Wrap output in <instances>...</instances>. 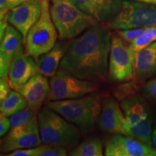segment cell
<instances>
[{"label":"cell","mask_w":156,"mask_h":156,"mask_svg":"<svg viewBox=\"0 0 156 156\" xmlns=\"http://www.w3.org/2000/svg\"><path fill=\"white\" fill-rule=\"evenodd\" d=\"M38 121L41 142L45 145L74 147L80 142L77 126L48 107L38 112Z\"/></svg>","instance_id":"3"},{"label":"cell","mask_w":156,"mask_h":156,"mask_svg":"<svg viewBox=\"0 0 156 156\" xmlns=\"http://www.w3.org/2000/svg\"><path fill=\"white\" fill-rule=\"evenodd\" d=\"M136 79L144 82L156 75V42L136 54L133 63Z\"/></svg>","instance_id":"19"},{"label":"cell","mask_w":156,"mask_h":156,"mask_svg":"<svg viewBox=\"0 0 156 156\" xmlns=\"http://www.w3.org/2000/svg\"><path fill=\"white\" fill-rule=\"evenodd\" d=\"M41 14V0H29L9 10L8 22L21 33L24 38V44L28 31L38 21Z\"/></svg>","instance_id":"13"},{"label":"cell","mask_w":156,"mask_h":156,"mask_svg":"<svg viewBox=\"0 0 156 156\" xmlns=\"http://www.w3.org/2000/svg\"><path fill=\"white\" fill-rule=\"evenodd\" d=\"M50 90L47 101L77 98L95 92L97 85L93 81L80 79L73 74L58 69L50 77Z\"/></svg>","instance_id":"8"},{"label":"cell","mask_w":156,"mask_h":156,"mask_svg":"<svg viewBox=\"0 0 156 156\" xmlns=\"http://www.w3.org/2000/svg\"><path fill=\"white\" fill-rule=\"evenodd\" d=\"M43 146H38L35 147L25 148V149L15 150L7 154L8 156H39L41 152Z\"/></svg>","instance_id":"26"},{"label":"cell","mask_w":156,"mask_h":156,"mask_svg":"<svg viewBox=\"0 0 156 156\" xmlns=\"http://www.w3.org/2000/svg\"><path fill=\"white\" fill-rule=\"evenodd\" d=\"M28 106L26 100L18 91H11L5 100L1 101L0 111L7 116H11Z\"/></svg>","instance_id":"21"},{"label":"cell","mask_w":156,"mask_h":156,"mask_svg":"<svg viewBox=\"0 0 156 156\" xmlns=\"http://www.w3.org/2000/svg\"><path fill=\"white\" fill-rule=\"evenodd\" d=\"M38 119L27 125L10 129L2 140L1 152L4 153L18 149L38 147L41 143Z\"/></svg>","instance_id":"12"},{"label":"cell","mask_w":156,"mask_h":156,"mask_svg":"<svg viewBox=\"0 0 156 156\" xmlns=\"http://www.w3.org/2000/svg\"><path fill=\"white\" fill-rule=\"evenodd\" d=\"M24 38L12 25H7L0 46V77H8L9 69L13 58L23 50Z\"/></svg>","instance_id":"14"},{"label":"cell","mask_w":156,"mask_h":156,"mask_svg":"<svg viewBox=\"0 0 156 156\" xmlns=\"http://www.w3.org/2000/svg\"><path fill=\"white\" fill-rule=\"evenodd\" d=\"M67 155V151L65 147H58L45 145H43L41 152L39 156H65Z\"/></svg>","instance_id":"25"},{"label":"cell","mask_w":156,"mask_h":156,"mask_svg":"<svg viewBox=\"0 0 156 156\" xmlns=\"http://www.w3.org/2000/svg\"><path fill=\"white\" fill-rule=\"evenodd\" d=\"M145 28L126 29V30H115L116 34L127 44H131L143 32Z\"/></svg>","instance_id":"24"},{"label":"cell","mask_w":156,"mask_h":156,"mask_svg":"<svg viewBox=\"0 0 156 156\" xmlns=\"http://www.w3.org/2000/svg\"><path fill=\"white\" fill-rule=\"evenodd\" d=\"M50 12L61 41L73 40L89 28L100 23L78 9L69 0H60L53 3Z\"/></svg>","instance_id":"4"},{"label":"cell","mask_w":156,"mask_h":156,"mask_svg":"<svg viewBox=\"0 0 156 156\" xmlns=\"http://www.w3.org/2000/svg\"><path fill=\"white\" fill-rule=\"evenodd\" d=\"M104 153L106 156H156V150L133 136L116 134L106 140Z\"/></svg>","instance_id":"11"},{"label":"cell","mask_w":156,"mask_h":156,"mask_svg":"<svg viewBox=\"0 0 156 156\" xmlns=\"http://www.w3.org/2000/svg\"><path fill=\"white\" fill-rule=\"evenodd\" d=\"M156 41V26H151L145 28L143 32L136 38L133 42L131 43L129 46V51L132 62L134 61V58L136 54L140 51L147 47L148 46L153 44Z\"/></svg>","instance_id":"22"},{"label":"cell","mask_w":156,"mask_h":156,"mask_svg":"<svg viewBox=\"0 0 156 156\" xmlns=\"http://www.w3.org/2000/svg\"><path fill=\"white\" fill-rule=\"evenodd\" d=\"M10 88L8 77H0V101H2L8 96L11 92Z\"/></svg>","instance_id":"28"},{"label":"cell","mask_w":156,"mask_h":156,"mask_svg":"<svg viewBox=\"0 0 156 156\" xmlns=\"http://www.w3.org/2000/svg\"><path fill=\"white\" fill-rule=\"evenodd\" d=\"M142 93L147 98L156 102V77L153 79L150 80L144 85Z\"/></svg>","instance_id":"27"},{"label":"cell","mask_w":156,"mask_h":156,"mask_svg":"<svg viewBox=\"0 0 156 156\" xmlns=\"http://www.w3.org/2000/svg\"><path fill=\"white\" fill-rule=\"evenodd\" d=\"M29 1V0H8L9 7L10 9L13 7H16V6L20 5L21 3Z\"/></svg>","instance_id":"30"},{"label":"cell","mask_w":156,"mask_h":156,"mask_svg":"<svg viewBox=\"0 0 156 156\" xmlns=\"http://www.w3.org/2000/svg\"><path fill=\"white\" fill-rule=\"evenodd\" d=\"M41 14L38 21L28 31L25 41L26 53L36 60L56 44L58 36L51 19L49 0H41Z\"/></svg>","instance_id":"6"},{"label":"cell","mask_w":156,"mask_h":156,"mask_svg":"<svg viewBox=\"0 0 156 156\" xmlns=\"http://www.w3.org/2000/svg\"><path fill=\"white\" fill-rule=\"evenodd\" d=\"M134 65L129 47L116 33L112 34L108 59V77L116 83L131 80L134 76Z\"/></svg>","instance_id":"9"},{"label":"cell","mask_w":156,"mask_h":156,"mask_svg":"<svg viewBox=\"0 0 156 156\" xmlns=\"http://www.w3.org/2000/svg\"><path fill=\"white\" fill-rule=\"evenodd\" d=\"M121 108L134 136L140 141L152 145L153 117L149 106L143 98L131 95L122 101Z\"/></svg>","instance_id":"7"},{"label":"cell","mask_w":156,"mask_h":156,"mask_svg":"<svg viewBox=\"0 0 156 156\" xmlns=\"http://www.w3.org/2000/svg\"><path fill=\"white\" fill-rule=\"evenodd\" d=\"M85 14L100 23L110 20L120 8L122 0H69Z\"/></svg>","instance_id":"16"},{"label":"cell","mask_w":156,"mask_h":156,"mask_svg":"<svg viewBox=\"0 0 156 156\" xmlns=\"http://www.w3.org/2000/svg\"><path fill=\"white\" fill-rule=\"evenodd\" d=\"M151 141H152V145H153V147L156 150V126H155V128H154L153 134H152Z\"/></svg>","instance_id":"31"},{"label":"cell","mask_w":156,"mask_h":156,"mask_svg":"<svg viewBox=\"0 0 156 156\" xmlns=\"http://www.w3.org/2000/svg\"><path fill=\"white\" fill-rule=\"evenodd\" d=\"M103 101L100 95L93 93L77 98L48 101L46 107L81 129L90 130L99 118Z\"/></svg>","instance_id":"2"},{"label":"cell","mask_w":156,"mask_h":156,"mask_svg":"<svg viewBox=\"0 0 156 156\" xmlns=\"http://www.w3.org/2000/svg\"><path fill=\"white\" fill-rule=\"evenodd\" d=\"M49 1H51L52 3H56V2H57L60 1V0H49Z\"/></svg>","instance_id":"33"},{"label":"cell","mask_w":156,"mask_h":156,"mask_svg":"<svg viewBox=\"0 0 156 156\" xmlns=\"http://www.w3.org/2000/svg\"><path fill=\"white\" fill-rule=\"evenodd\" d=\"M112 36V34L103 23L89 28L70 41L59 69L82 80H106L108 75Z\"/></svg>","instance_id":"1"},{"label":"cell","mask_w":156,"mask_h":156,"mask_svg":"<svg viewBox=\"0 0 156 156\" xmlns=\"http://www.w3.org/2000/svg\"><path fill=\"white\" fill-rule=\"evenodd\" d=\"M16 90L25 98L28 106L38 112L44 101L48 96L50 84L47 77L37 73Z\"/></svg>","instance_id":"17"},{"label":"cell","mask_w":156,"mask_h":156,"mask_svg":"<svg viewBox=\"0 0 156 156\" xmlns=\"http://www.w3.org/2000/svg\"><path fill=\"white\" fill-rule=\"evenodd\" d=\"M135 1L141 2L147 4H152V5H156V0H135Z\"/></svg>","instance_id":"32"},{"label":"cell","mask_w":156,"mask_h":156,"mask_svg":"<svg viewBox=\"0 0 156 156\" xmlns=\"http://www.w3.org/2000/svg\"><path fill=\"white\" fill-rule=\"evenodd\" d=\"M9 116H5L3 114H0V135L1 136H5L8 133L11 127L10 119H8Z\"/></svg>","instance_id":"29"},{"label":"cell","mask_w":156,"mask_h":156,"mask_svg":"<svg viewBox=\"0 0 156 156\" xmlns=\"http://www.w3.org/2000/svg\"><path fill=\"white\" fill-rule=\"evenodd\" d=\"M37 73L38 69L36 62L23 50L15 56L9 67L8 79L11 88L16 90Z\"/></svg>","instance_id":"15"},{"label":"cell","mask_w":156,"mask_h":156,"mask_svg":"<svg viewBox=\"0 0 156 156\" xmlns=\"http://www.w3.org/2000/svg\"><path fill=\"white\" fill-rule=\"evenodd\" d=\"M104 25L112 30L156 26V5L135 0H122L116 14Z\"/></svg>","instance_id":"5"},{"label":"cell","mask_w":156,"mask_h":156,"mask_svg":"<svg viewBox=\"0 0 156 156\" xmlns=\"http://www.w3.org/2000/svg\"><path fill=\"white\" fill-rule=\"evenodd\" d=\"M69 44L70 41L56 43L53 48L39 56L36 60L38 73L46 77H51L55 75Z\"/></svg>","instance_id":"18"},{"label":"cell","mask_w":156,"mask_h":156,"mask_svg":"<svg viewBox=\"0 0 156 156\" xmlns=\"http://www.w3.org/2000/svg\"><path fill=\"white\" fill-rule=\"evenodd\" d=\"M69 155L72 156H102L103 143L99 138H89L74 147L73 151H70Z\"/></svg>","instance_id":"20"},{"label":"cell","mask_w":156,"mask_h":156,"mask_svg":"<svg viewBox=\"0 0 156 156\" xmlns=\"http://www.w3.org/2000/svg\"><path fill=\"white\" fill-rule=\"evenodd\" d=\"M9 119L11 124L10 129H14L27 125L38 119V114L37 112L28 106L16 114L12 115Z\"/></svg>","instance_id":"23"},{"label":"cell","mask_w":156,"mask_h":156,"mask_svg":"<svg viewBox=\"0 0 156 156\" xmlns=\"http://www.w3.org/2000/svg\"><path fill=\"white\" fill-rule=\"evenodd\" d=\"M98 126L106 133L134 136L124 112L113 98H106L103 100Z\"/></svg>","instance_id":"10"}]
</instances>
